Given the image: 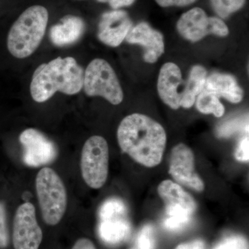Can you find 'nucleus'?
<instances>
[{"label":"nucleus","instance_id":"f257e3e1","mask_svg":"<svg viewBox=\"0 0 249 249\" xmlns=\"http://www.w3.org/2000/svg\"><path fill=\"white\" fill-rule=\"evenodd\" d=\"M117 140L122 151L137 163L154 168L163 159L167 135L163 126L144 114H130L121 121Z\"/></svg>","mask_w":249,"mask_h":249},{"label":"nucleus","instance_id":"f03ea898","mask_svg":"<svg viewBox=\"0 0 249 249\" xmlns=\"http://www.w3.org/2000/svg\"><path fill=\"white\" fill-rule=\"evenodd\" d=\"M84 70L73 57H58L38 66L33 74L30 85L31 97L44 103L55 93L72 96L83 88Z\"/></svg>","mask_w":249,"mask_h":249},{"label":"nucleus","instance_id":"7ed1b4c3","mask_svg":"<svg viewBox=\"0 0 249 249\" xmlns=\"http://www.w3.org/2000/svg\"><path fill=\"white\" fill-rule=\"evenodd\" d=\"M49 21V12L41 5L26 9L10 28L6 38L9 53L14 58H27L40 46Z\"/></svg>","mask_w":249,"mask_h":249},{"label":"nucleus","instance_id":"20e7f679","mask_svg":"<svg viewBox=\"0 0 249 249\" xmlns=\"http://www.w3.org/2000/svg\"><path fill=\"white\" fill-rule=\"evenodd\" d=\"M36 189L44 221L49 226L57 225L67 207L66 188L61 178L55 170L45 167L36 176Z\"/></svg>","mask_w":249,"mask_h":249},{"label":"nucleus","instance_id":"39448f33","mask_svg":"<svg viewBox=\"0 0 249 249\" xmlns=\"http://www.w3.org/2000/svg\"><path fill=\"white\" fill-rule=\"evenodd\" d=\"M83 88L88 96H101L114 106L124 101V91L115 71L104 59L90 62L84 72Z\"/></svg>","mask_w":249,"mask_h":249},{"label":"nucleus","instance_id":"423d86ee","mask_svg":"<svg viewBox=\"0 0 249 249\" xmlns=\"http://www.w3.org/2000/svg\"><path fill=\"white\" fill-rule=\"evenodd\" d=\"M80 170L85 183L93 189L104 186L109 173V147L101 136H93L85 142L80 159Z\"/></svg>","mask_w":249,"mask_h":249},{"label":"nucleus","instance_id":"0eeeda50","mask_svg":"<svg viewBox=\"0 0 249 249\" xmlns=\"http://www.w3.org/2000/svg\"><path fill=\"white\" fill-rule=\"evenodd\" d=\"M177 29L183 38L196 42L209 35L225 37L229 35L228 26L222 19L209 17L204 9L195 7L181 15Z\"/></svg>","mask_w":249,"mask_h":249},{"label":"nucleus","instance_id":"6e6552de","mask_svg":"<svg viewBox=\"0 0 249 249\" xmlns=\"http://www.w3.org/2000/svg\"><path fill=\"white\" fill-rule=\"evenodd\" d=\"M12 237L15 249H38L40 247L43 234L32 203H24L16 210Z\"/></svg>","mask_w":249,"mask_h":249},{"label":"nucleus","instance_id":"1a4fd4ad","mask_svg":"<svg viewBox=\"0 0 249 249\" xmlns=\"http://www.w3.org/2000/svg\"><path fill=\"white\" fill-rule=\"evenodd\" d=\"M24 149L23 161L29 167H37L53 163L58 157L56 145L40 131L28 128L19 137Z\"/></svg>","mask_w":249,"mask_h":249},{"label":"nucleus","instance_id":"9d476101","mask_svg":"<svg viewBox=\"0 0 249 249\" xmlns=\"http://www.w3.org/2000/svg\"><path fill=\"white\" fill-rule=\"evenodd\" d=\"M169 174L178 184L199 193L204 191V181L196 170L194 153L186 144L180 142L172 150Z\"/></svg>","mask_w":249,"mask_h":249},{"label":"nucleus","instance_id":"9b49d317","mask_svg":"<svg viewBox=\"0 0 249 249\" xmlns=\"http://www.w3.org/2000/svg\"><path fill=\"white\" fill-rule=\"evenodd\" d=\"M132 25V19L124 10L104 13L98 24V39L105 45L118 47L126 38Z\"/></svg>","mask_w":249,"mask_h":249},{"label":"nucleus","instance_id":"f8f14e48","mask_svg":"<svg viewBox=\"0 0 249 249\" xmlns=\"http://www.w3.org/2000/svg\"><path fill=\"white\" fill-rule=\"evenodd\" d=\"M125 39L129 43L143 47V59L147 63H155L164 53L163 35L146 22L139 23L132 27Z\"/></svg>","mask_w":249,"mask_h":249},{"label":"nucleus","instance_id":"ddd939ff","mask_svg":"<svg viewBox=\"0 0 249 249\" xmlns=\"http://www.w3.org/2000/svg\"><path fill=\"white\" fill-rule=\"evenodd\" d=\"M184 83L179 67L173 62H167L160 68L157 81V91L161 101L173 109L180 107L181 92Z\"/></svg>","mask_w":249,"mask_h":249},{"label":"nucleus","instance_id":"4468645a","mask_svg":"<svg viewBox=\"0 0 249 249\" xmlns=\"http://www.w3.org/2000/svg\"><path fill=\"white\" fill-rule=\"evenodd\" d=\"M85 31L83 19L78 16L69 15L62 18L60 23L51 28L49 37L54 45L66 47L79 40Z\"/></svg>","mask_w":249,"mask_h":249},{"label":"nucleus","instance_id":"2eb2a0df","mask_svg":"<svg viewBox=\"0 0 249 249\" xmlns=\"http://www.w3.org/2000/svg\"><path fill=\"white\" fill-rule=\"evenodd\" d=\"M157 191L166 206L181 208L192 214L196 212L197 206L194 198L178 183L164 180L159 185Z\"/></svg>","mask_w":249,"mask_h":249},{"label":"nucleus","instance_id":"dca6fc26","mask_svg":"<svg viewBox=\"0 0 249 249\" xmlns=\"http://www.w3.org/2000/svg\"><path fill=\"white\" fill-rule=\"evenodd\" d=\"M204 88L232 103H240L243 98L242 88L231 75L214 73L207 78Z\"/></svg>","mask_w":249,"mask_h":249},{"label":"nucleus","instance_id":"f3484780","mask_svg":"<svg viewBox=\"0 0 249 249\" xmlns=\"http://www.w3.org/2000/svg\"><path fill=\"white\" fill-rule=\"evenodd\" d=\"M98 232L104 242L116 245L128 237L131 232V226L126 216L107 218L101 220Z\"/></svg>","mask_w":249,"mask_h":249},{"label":"nucleus","instance_id":"a211bd4d","mask_svg":"<svg viewBox=\"0 0 249 249\" xmlns=\"http://www.w3.org/2000/svg\"><path fill=\"white\" fill-rule=\"evenodd\" d=\"M207 78V71L204 67L196 65L191 69L184 89L181 93L180 107L186 109L193 107L198 95L204 89Z\"/></svg>","mask_w":249,"mask_h":249},{"label":"nucleus","instance_id":"6ab92c4d","mask_svg":"<svg viewBox=\"0 0 249 249\" xmlns=\"http://www.w3.org/2000/svg\"><path fill=\"white\" fill-rule=\"evenodd\" d=\"M196 108L204 114H213L216 117H222L225 108L219 101V97L214 92L204 88L196 98Z\"/></svg>","mask_w":249,"mask_h":249},{"label":"nucleus","instance_id":"aec40b11","mask_svg":"<svg viewBox=\"0 0 249 249\" xmlns=\"http://www.w3.org/2000/svg\"><path fill=\"white\" fill-rule=\"evenodd\" d=\"M193 214L179 207H165V217L163 226L168 230L179 231L191 220Z\"/></svg>","mask_w":249,"mask_h":249},{"label":"nucleus","instance_id":"412c9836","mask_svg":"<svg viewBox=\"0 0 249 249\" xmlns=\"http://www.w3.org/2000/svg\"><path fill=\"white\" fill-rule=\"evenodd\" d=\"M213 9L221 19L240 11L246 4V0H210Z\"/></svg>","mask_w":249,"mask_h":249},{"label":"nucleus","instance_id":"4be33fe9","mask_svg":"<svg viewBox=\"0 0 249 249\" xmlns=\"http://www.w3.org/2000/svg\"><path fill=\"white\" fill-rule=\"evenodd\" d=\"M127 215V208L124 201L117 198H111L105 201L99 211L101 220L113 217Z\"/></svg>","mask_w":249,"mask_h":249},{"label":"nucleus","instance_id":"5701e85b","mask_svg":"<svg viewBox=\"0 0 249 249\" xmlns=\"http://www.w3.org/2000/svg\"><path fill=\"white\" fill-rule=\"evenodd\" d=\"M213 249H249V242L242 235H231L223 239Z\"/></svg>","mask_w":249,"mask_h":249},{"label":"nucleus","instance_id":"b1692460","mask_svg":"<svg viewBox=\"0 0 249 249\" xmlns=\"http://www.w3.org/2000/svg\"><path fill=\"white\" fill-rule=\"evenodd\" d=\"M137 244L138 249H155V232L152 226L142 227L137 237Z\"/></svg>","mask_w":249,"mask_h":249},{"label":"nucleus","instance_id":"393cba45","mask_svg":"<svg viewBox=\"0 0 249 249\" xmlns=\"http://www.w3.org/2000/svg\"><path fill=\"white\" fill-rule=\"evenodd\" d=\"M9 242L6 206L4 203L0 201V249L7 248L9 245Z\"/></svg>","mask_w":249,"mask_h":249},{"label":"nucleus","instance_id":"a878e982","mask_svg":"<svg viewBox=\"0 0 249 249\" xmlns=\"http://www.w3.org/2000/svg\"><path fill=\"white\" fill-rule=\"evenodd\" d=\"M243 124V121L240 119L228 121V122L218 127L217 131L218 137H229L237 131L242 129Z\"/></svg>","mask_w":249,"mask_h":249},{"label":"nucleus","instance_id":"bb28decb","mask_svg":"<svg viewBox=\"0 0 249 249\" xmlns=\"http://www.w3.org/2000/svg\"><path fill=\"white\" fill-rule=\"evenodd\" d=\"M249 134H247L245 138L241 141L239 145H237V149H236L235 157L237 160L240 162H245V163L249 162Z\"/></svg>","mask_w":249,"mask_h":249},{"label":"nucleus","instance_id":"cd10ccee","mask_svg":"<svg viewBox=\"0 0 249 249\" xmlns=\"http://www.w3.org/2000/svg\"><path fill=\"white\" fill-rule=\"evenodd\" d=\"M156 2L163 8L170 6H187L193 4L197 0H155Z\"/></svg>","mask_w":249,"mask_h":249},{"label":"nucleus","instance_id":"c85d7f7f","mask_svg":"<svg viewBox=\"0 0 249 249\" xmlns=\"http://www.w3.org/2000/svg\"><path fill=\"white\" fill-rule=\"evenodd\" d=\"M101 3H108L114 10H117L123 7H127L134 4L136 0H97Z\"/></svg>","mask_w":249,"mask_h":249},{"label":"nucleus","instance_id":"c756f323","mask_svg":"<svg viewBox=\"0 0 249 249\" xmlns=\"http://www.w3.org/2000/svg\"><path fill=\"white\" fill-rule=\"evenodd\" d=\"M175 249H205V245L203 241L196 240L180 244Z\"/></svg>","mask_w":249,"mask_h":249},{"label":"nucleus","instance_id":"7c9ffc66","mask_svg":"<svg viewBox=\"0 0 249 249\" xmlns=\"http://www.w3.org/2000/svg\"><path fill=\"white\" fill-rule=\"evenodd\" d=\"M72 249H97L94 244L88 238H80L76 241Z\"/></svg>","mask_w":249,"mask_h":249},{"label":"nucleus","instance_id":"2f4dec72","mask_svg":"<svg viewBox=\"0 0 249 249\" xmlns=\"http://www.w3.org/2000/svg\"><path fill=\"white\" fill-rule=\"evenodd\" d=\"M138 249L137 248H132V249Z\"/></svg>","mask_w":249,"mask_h":249}]
</instances>
